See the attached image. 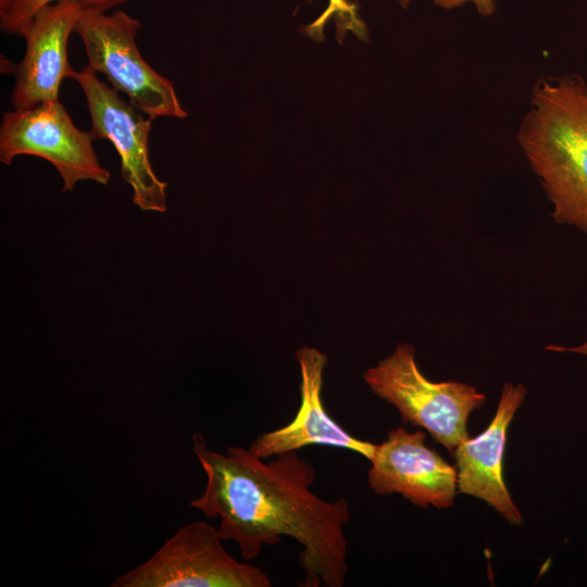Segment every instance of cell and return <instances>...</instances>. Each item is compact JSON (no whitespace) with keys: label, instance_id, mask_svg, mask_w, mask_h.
<instances>
[{"label":"cell","instance_id":"obj_1","mask_svg":"<svg viewBox=\"0 0 587 587\" xmlns=\"http://www.w3.org/2000/svg\"><path fill=\"white\" fill-rule=\"evenodd\" d=\"M191 450L207 482L190 502L207 517H218V536L233 540L243 560L260 555L263 546L282 537L302 548L301 587H342L348 573L345 525L351 519L345 498L334 501L312 492L315 470L298 451L266 462L249 449L232 446L225 452L208 447L202 434L191 437Z\"/></svg>","mask_w":587,"mask_h":587},{"label":"cell","instance_id":"obj_2","mask_svg":"<svg viewBox=\"0 0 587 587\" xmlns=\"http://www.w3.org/2000/svg\"><path fill=\"white\" fill-rule=\"evenodd\" d=\"M517 141L554 221L587 233V80L575 74L540 78Z\"/></svg>","mask_w":587,"mask_h":587},{"label":"cell","instance_id":"obj_3","mask_svg":"<svg viewBox=\"0 0 587 587\" xmlns=\"http://www.w3.org/2000/svg\"><path fill=\"white\" fill-rule=\"evenodd\" d=\"M363 379L372 392L398 410L402 422L425 428L451 453L469 438L470 414L486 401L484 394L467 384L429 380L417 366L415 348L403 342L369 367Z\"/></svg>","mask_w":587,"mask_h":587},{"label":"cell","instance_id":"obj_4","mask_svg":"<svg viewBox=\"0 0 587 587\" xmlns=\"http://www.w3.org/2000/svg\"><path fill=\"white\" fill-rule=\"evenodd\" d=\"M141 24L122 10L113 13L83 9L74 33L85 47L88 66L103 74L151 118L187 115L173 83L155 72L141 57L136 35Z\"/></svg>","mask_w":587,"mask_h":587},{"label":"cell","instance_id":"obj_5","mask_svg":"<svg viewBox=\"0 0 587 587\" xmlns=\"http://www.w3.org/2000/svg\"><path fill=\"white\" fill-rule=\"evenodd\" d=\"M217 528L193 521L178 528L143 563L117 576L111 587H271L259 566L234 559Z\"/></svg>","mask_w":587,"mask_h":587},{"label":"cell","instance_id":"obj_6","mask_svg":"<svg viewBox=\"0 0 587 587\" xmlns=\"http://www.w3.org/2000/svg\"><path fill=\"white\" fill-rule=\"evenodd\" d=\"M89 132L78 129L59 100L3 114L0 126V162L10 165L17 155H35L50 162L72 191L80 180L107 185L110 172L92 147Z\"/></svg>","mask_w":587,"mask_h":587},{"label":"cell","instance_id":"obj_7","mask_svg":"<svg viewBox=\"0 0 587 587\" xmlns=\"http://www.w3.org/2000/svg\"><path fill=\"white\" fill-rule=\"evenodd\" d=\"M70 78L80 86L90 115L92 139H107L121 159V175L133 189V202L142 211H166V187L149 159L152 120L101 82L88 65Z\"/></svg>","mask_w":587,"mask_h":587},{"label":"cell","instance_id":"obj_8","mask_svg":"<svg viewBox=\"0 0 587 587\" xmlns=\"http://www.w3.org/2000/svg\"><path fill=\"white\" fill-rule=\"evenodd\" d=\"M425 439L422 430H390L369 459L370 488L379 496L399 494L421 508L451 507L458 490L457 467L427 447Z\"/></svg>","mask_w":587,"mask_h":587},{"label":"cell","instance_id":"obj_9","mask_svg":"<svg viewBox=\"0 0 587 587\" xmlns=\"http://www.w3.org/2000/svg\"><path fill=\"white\" fill-rule=\"evenodd\" d=\"M83 7L73 0H60L41 8L22 36L26 52L15 67V85L11 92L14 110L59 100L62 80L73 68L67 59V41L75 30Z\"/></svg>","mask_w":587,"mask_h":587},{"label":"cell","instance_id":"obj_10","mask_svg":"<svg viewBox=\"0 0 587 587\" xmlns=\"http://www.w3.org/2000/svg\"><path fill=\"white\" fill-rule=\"evenodd\" d=\"M296 359L301 375V401L297 414L288 424L259 435L248 449L267 460L308 446H328L357 452L369 460L375 444L348 433L330 417L323 404V375L327 355L314 347H302L298 349Z\"/></svg>","mask_w":587,"mask_h":587},{"label":"cell","instance_id":"obj_11","mask_svg":"<svg viewBox=\"0 0 587 587\" xmlns=\"http://www.w3.org/2000/svg\"><path fill=\"white\" fill-rule=\"evenodd\" d=\"M527 390L522 384L505 383L496 414L475 438H466L452 452L458 491L484 500L513 525L523 522L503 478V455L508 427L523 403Z\"/></svg>","mask_w":587,"mask_h":587},{"label":"cell","instance_id":"obj_12","mask_svg":"<svg viewBox=\"0 0 587 587\" xmlns=\"http://www.w3.org/2000/svg\"><path fill=\"white\" fill-rule=\"evenodd\" d=\"M60 0H10L0 9V28L8 34L22 35L34 15L43 7ZM78 2L83 9H91L107 12L109 9L117 7L127 0H73Z\"/></svg>","mask_w":587,"mask_h":587},{"label":"cell","instance_id":"obj_13","mask_svg":"<svg viewBox=\"0 0 587 587\" xmlns=\"http://www.w3.org/2000/svg\"><path fill=\"white\" fill-rule=\"evenodd\" d=\"M434 3L444 10H454L472 4L482 16H490L497 9L494 0H434Z\"/></svg>","mask_w":587,"mask_h":587},{"label":"cell","instance_id":"obj_14","mask_svg":"<svg viewBox=\"0 0 587 587\" xmlns=\"http://www.w3.org/2000/svg\"><path fill=\"white\" fill-rule=\"evenodd\" d=\"M547 350L551 351H558V352H573L578 354H585L587 355V342L575 346V347H564V346H548L546 347Z\"/></svg>","mask_w":587,"mask_h":587},{"label":"cell","instance_id":"obj_15","mask_svg":"<svg viewBox=\"0 0 587 587\" xmlns=\"http://www.w3.org/2000/svg\"><path fill=\"white\" fill-rule=\"evenodd\" d=\"M402 7H407L410 3V0H397Z\"/></svg>","mask_w":587,"mask_h":587},{"label":"cell","instance_id":"obj_16","mask_svg":"<svg viewBox=\"0 0 587 587\" xmlns=\"http://www.w3.org/2000/svg\"><path fill=\"white\" fill-rule=\"evenodd\" d=\"M10 0H0V9H3Z\"/></svg>","mask_w":587,"mask_h":587},{"label":"cell","instance_id":"obj_17","mask_svg":"<svg viewBox=\"0 0 587 587\" xmlns=\"http://www.w3.org/2000/svg\"><path fill=\"white\" fill-rule=\"evenodd\" d=\"M333 1L336 2V4H339V3H340L339 0H333Z\"/></svg>","mask_w":587,"mask_h":587}]
</instances>
